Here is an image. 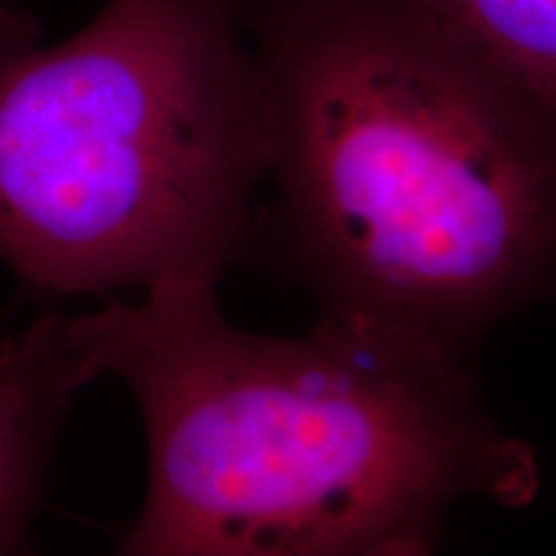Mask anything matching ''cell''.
<instances>
[{"instance_id": "5", "label": "cell", "mask_w": 556, "mask_h": 556, "mask_svg": "<svg viewBox=\"0 0 556 556\" xmlns=\"http://www.w3.org/2000/svg\"><path fill=\"white\" fill-rule=\"evenodd\" d=\"M462 39L556 119V0H405Z\"/></svg>"}, {"instance_id": "1", "label": "cell", "mask_w": 556, "mask_h": 556, "mask_svg": "<svg viewBox=\"0 0 556 556\" xmlns=\"http://www.w3.org/2000/svg\"><path fill=\"white\" fill-rule=\"evenodd\" d=\"M83 384L142 415L148 490L127 556H420L456 505H531L536 451L477 394L467 356L379 323L307 336L227 323L217 289L65 315Z\"/></svg>"}, {"instance_id": "4", "label": "cell", "mask_w": 556, "mask_h": 556, "mask_svg": "<svg viewBox=\"0 0 556 556\" xmlns=\"http://www.w3.org/2000/svg\"><path fill=\"white\" fill-rule=\"evenodd\" d=\"M80 387L65 315H39L0 343V554L26 546L52 443Z\"/></svg>"}, {"instance_id": "6", "label": "cell", "mask_w": 556, "mask_h": 556, "mask_svg": "<svg viewBox=\"0 0 556 556\" xmlns=\"http://www.w3.org/2000/svg\"><path fill=\"white\" fill-rule=\"evenodd\" d=\"M26 16H29V13H26L24 9H18L16 0H0V26L13 24V21H21Z\"/></svg>"}, {"instance_id": "2", "label": "cell", "mask_w": 556, "mask_h": 556, "mask_svg": "<svg viewBox=\"0 0 556 556\" xmlns=\"http://www.w3.org/2000/svg\"><path fill=\"white\" fill-rule=\"evenodd\" d=\"M266 106L258 212L317 317L467 356L556 287V119L405 0H242Z\"/></svg>"}, {"instance_id": "3", "label": "cell", "mask_w": 556, "mask_h": 556, "mask_svg": "<svg viewBox=\"0 0 556 556\" xmlns=\"http://www.w3.org/2000/svg\"><path fill=\"white\" fill-rule=\"evenodd\" d=\"M266 165L242 0H106L60 45L0 26V261L34 294L217 289Z\"/></svg>"}]
</instances>
